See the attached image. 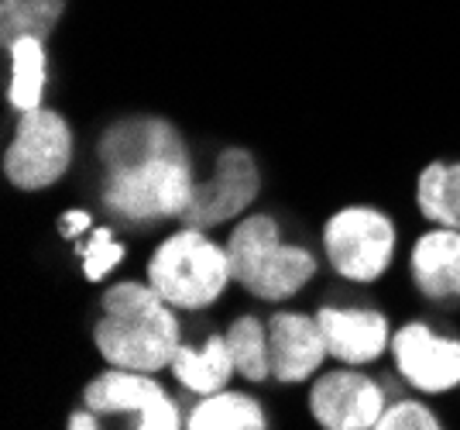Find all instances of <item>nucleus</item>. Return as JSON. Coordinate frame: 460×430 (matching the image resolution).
I'll use <instances>...</instances> for the list:
<instances>
[{
  "label": "nucleus",
  "mask_w": 460,
  "mask_h": 430,
  "mask_svg": "<svg viewBox=\"0 0 460 430\" xmlns=\"http://www.w3.org/2000/svg\"><path fill=\"white\" fill-rule=\"evenodd\" d=\"M69 427H73V430H96V427H100L96 410L93 413H73V417H69Z\"/></svg>",
  "instance_id": "b1692460"
},
{
  "label": "nucleus",
  "mask_w": 460,
  "mask_h": 430,
  "mask_svg": "<svg viewBox=\"0 0 460 430\" xmlns=\"http://www.w3.org/2000/svg\"><path fill=\"white\" fill-rule=\"evenodd\" d=\"M326 258L350 282H375L392 265L395 224L375 207H344L323 228Z\"/></svg>",
  "instance_id": "39448f33"
},
{
  "label": "nucleus",
  "mask_w": 460,
  "mask_h": 430,
  "mask_svg": "<svg viewBox=\"0 0 460 430\" xmlns=\"http://www.w3.org/2000/svg\"><path fill=\"white\" fill-rule=\"evenodd\" d=\"M258 190H261V176H258L254 158L244 148H224L213 176L192 190L182 220L186 228H217L251 207Z\"/></svg>",
  "instance_id": "6e6552de"
},
{
  "label": "nucleus",
  "mask_w": 460,
  "mask_h": 430,
  "mask_svg": "<svg viewBox=\"0 0 460 430\" xmlns=\"http://www.w3.org/2000/svg\"><path fill=\"white\" fill-rule=\"evenodd\" d=\"M96 352L117 369L158 372L172 365L182 348L172 303L152 282H117L103 293V317L93 331Z\"/></svg>",
  "instance_id": "f257e3e1"
},
{
  "label": "nucleus",
  "mask_w": 460,
  "mask_h": 430,
  "mask_svg": "<svg viewBox=\"0 0 460 430\" xmlns=\"http://www.w3.org/2000/svg\"><path fill=\"white\" fill-rule=\"evenodd\" d=\"M230 279L234 275H230L227 248L210 241L203 228L175 231L155 248L148 262V282L175 310L213 307L224 296Z\"/></svg>",
  "instance_id": "f03ea898"
},
{
  "label": "nucleus",
  "mask_w": 460,
  "mask_h": 430,
  "mask_svg": "<svg viewBox=\"0 0 460 430\" xmlns=\"http://www.w3.org/2000/svg\"><path fill=\"white\" fill-rule=\"evenodd\" d=\"M169 369L175 372V379L186 386L190 392H199V396H210V392H220L227 386V379L237 372L234 365V354H230L227 337H210L199 352L196 348H179Z\"/></svg>",
  "instance_id": "2eb2a0df"
},
{
  "label": "nucleus",
  "mask_w": 460,
  "mask_h": 430,
  "mask_svg": "<svg viewBox=\"0 0 460 430\" xmlns=\"http://www.w3.org/2000/svg\"><path fill=\"white\" fill-rule=\"evenodd\" d=\"M190 430H265V410L241 392H210L196 410L186 417Z\"/></svg>",
  "instance_id": "dca6fc26"
},
{
  "label": "nucleus",
  "mask_w": 460,
  "mask_h": 430,
  "mask_svg": "<svg viewBox=\"0 0 460 430\" xmlns=\"http://www.w3.org/2000/svg\"><path fill=\"white\" fill-rule=\"evenodd\" d=\"M158 156H190L179 131L162 118L120 121L100 138V158H103L107 173L124 169V166H137V162H148V158Z\"/></svg>",
  "instance_id": "ddd939ff"
},
{
  "label": "nucleus",
  "mask_w": 460,
  "mask_h": 430,
  "mask_svg": "<svg viewBox=\"0 0 460 430\" xmlns=\"http://www.w3.org/2000/svg\"><path fill=\"white\" fill-rule=\"evenodd\" d=\"M269 352L271 375L279 382H303L323 365L326 337L320 331V320L306 313H275L269 320Z\"/></svg>",
  "instance_id": "9b49d317"
},
{
  "label": "nucleus",
  "mask_w": 460,
  "mask_h": 430,
  "mask_svg": "<svg viewBox=\"0 0 460 430\" xmlns=\"http://www.w3.org/2000/svg\"><path fill=\"white\" fill-rule=\"evenodd\" d=\"M416 196H420V211L426 220L460 231V162L457 166H443V162L426 166Z\"/></svg>",
  "instance_id": "a211bd4d"
},
{
  "label": "nucleus",
  "mask_w": 460,
  "mask_h": 430,
  "mask_svg": "<svg viewBox=\"0 0 460 430\" xmlns=\"http://www.w3.org/2000/svg\"><path fill=\"white\" fill-rule=\"evenodd\" d=\"M45 39H18L7 52H11V107L35 111L41 103V90H45Z\"/></svg>",
  "instance_id": "6ab92c4d"
},
{
  "label": "nucleus",
  "mask_w": 460,
  "mask_h": 430,
  "mask_svg": "<svg viewBox=\"0 0 460 430\" xmlns=\"http://www.w3.org/2000/svg\"><path fill=\"white\" fill-rule=\"evenodd\" d=\"M440 427V420H437V413L429 410V407H422V403H395V407H388V410L378 417V430H437Z\"/></svg>",
  "instance_id": "4be33fe9"
},
{
  "label": "nucleus",
  "mask_w": 460,
  "mask_h": 430,
  "mask_svg": "<svg viewBox=\"0 0 460 430\" xmlns=\"http://www.w3.org/2000/svg\"><path fill=\"white\" fill-rule=\"evenodd\" d=\"M227 345L234 354L237 372L251 382H265L271 375V352H269V331L258 317H241L234 320L227 331Z\"/></svg>",
  "instance_id": "aec40b11"
},
{
  "label": "nucleus",
  "mask_w": 460,
  "mask_h": 430,
  "mask_svg": "<svg viewBox=\"0 0 460 430\" xmlns=\"http://www.w3.org/2000/svg\"><path fill=\"white\" fill-rule=\"evenodd\" d=\"M79 255H83V273H86V279H93L96 282V279H103L111 269L120 265L124 248L117 245L114 235H111L107 228H96L93 237H90V245H83Z\"/></svg>",
  "instance_id": "412c9836"
},
{
  "label": "nucleus",
  "mask_w": 460,
  "mask_h": 430,
  "mask_svg": "<svg viewBox=\"0 0 460 430\" xmlns=\"http://www.w3.org/2000/svg\"><path fill=\"white\" fill-rule=\"evenodd\" d=\"M320 331L326 337V352L344 365L378 362L388 348V320L378 310H344L323 307L316 313Z\"/></svg>",
  "instance_id": "f8f14e48"
},
{
  "label": "nucleus",
  "mask_w": 460,
  "mask_h": 430,
  "mask_svg": "<svg viewBox=\"0 0 460 430\" xmlns=\"http://www.w3.org/2000/svg\"><path fill=\"white\" fill-rule=\"evenodd\" d=\"M230 275L258 300H288L316 273V258L306 248L282 245L279 224L258 214L237 224L227 241Z\"/></svg>",
  "instance_id": "7ed1b4c3"
},
{
  "label": "nucleus",
  "mask_w": 460,
  "mask_h": 430,
  "mask_svg": "<svg viewBox=\"0 0 460 430\" xmlns=\"http://www.w3.org/2000/svg\"><path fill=\"white\" fill-rule=\"evenodd\" d=\"M90 228V214L86 211H73V214L62 217V235L66 237H76L79 231H86Z\"/></svg>",
  "instance_id": "5701e85b"
},
{
  "label": "nucleus",
  "mask_w": 460,
  "mask_h": 430,
  "mask_svg": "<svg viewBox=\"0 0 460 430\" xmlns=\"http://www.w3.org/2000/svg\"><path fill=\"white\" fill-rule=\"evenodd\" d=\"M86 407L96 413H137L141 430H175L182 427V413L165 390L152 379V372L111 369L86 386Z\"/></svg>",
  "instance_id": "0eeeda50"
},
{
  "label": "nucleus",
  "mask_w": 460,
  "mask_h": 430,
  "mask_svg": "<svg viewBox=\"0 0 460 430\" xmlns=\"http://www.w3.org/2000/svg\"><path fill=\"white\" fill-rule=\"evenodd\" d=\"M309 410L326 430H367L378 427L385 396L378 382H371L361 372H326L309 392Z\"/></svg>",
  "instance_id": "1a4fd4ad"
},
{
  "label": "nucleus",
  "mask_w": 460,
  "mask_h": 430,
  "mask_svg": "<svg viewBox=\"0 0 460 430\" xmlns=\"http://www.w3.org/2000/svg\"><path fill=\"white\" fill-rule=\"evenodd\" d=\"M190 156H158L137 166L111 169L103 186V203L135 224H152L165 217H182L192 200Z\"/></svg>",
  "instance_id": "20e7f679"
},
{
  "label": "nucleus",
  "mask_w": 460,
  "mask_h": 430,
  "mask_svg": "<svg viewBox=\"0 0 460 430\" xmlns=\"http://www.w3.org/2000/svg\"><path fill=\"white\" fill-rule=\"evenodd\" d=\"M412 279L429 300H460V231H429L412 248Z\"/></svg>",
  "instance_id": "4468645a"
},
{
  "label": "nucleus",
  "mask_w": 460,
  "mask_h": 430,
  "mask_svg": "<svg viewBox=\"0 0 460 430\" xmlns=\"http://www.w3.org/2000/svg\"><path fill=\"white\" fill-rule=\"evenodd\" d=\"M62 11H66V0H0L4 49H11L18 39H49Z\"/></svg>",
  "instance_id": "f3484780"
},
{
  "label": "nucleus",
  "mask_w": 460,
  "mask_h": 430,
  "mask_svg": "<svg viewBox=\"0 0 460 430\" xmlns=\"http://www.w3.org/2000/svg\"><path fill=\"white\" fill-rule=\"evenodd\" d=\"M73 162V131L58 111H24L18 135L4 152V173L18 190H45L66 176Z\"/></svg>",
  "instance_id": "423d86ee"
},
{
  "label": "nucleus",
  "mask_w": 460,
  "mask_h": 430,
  "mask_svg": "<svg viewBox=\"0 0 460 430\" xmlns=\"http://www.w3.org/2000/svg\"><path fill=\"white\" fill-rule=\"evenodd\" d=\"M395 365L420 392H447L460 386V341L429 331L426 324H409L392 337Z\"/></svg>",
  "instance_id": "9d476101"
}]
</instances>
